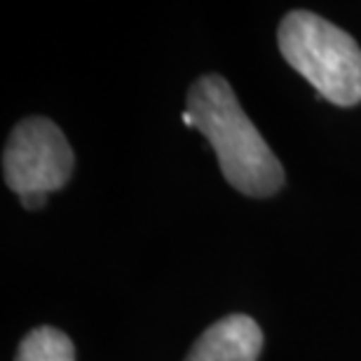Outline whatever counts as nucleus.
<instances>
[{
  "label": "nucleus",
  "mask_w": 361,
  "mask_h": 361,
  "mask_svg": "<svg viewBox=\"0 0 361 361\" xmlns=\"http://www.w3.org/2000/svg\"><path fill=\"white\" fill-rule=\"evenodd\" d=\"M185 113L212 143L226 180L249 197H270L284 185V169L247 118L221 75H202L188 92Z\"/></svg>",
  "instance_id": "1"
},
{
  "label": "nucleus",
  "mask_w": 361,
  "mask_h": 361,
  "mask_svg": "<svg viewBox=\"0 0 361 361\" xmlns=\"http://www.w3.org/2000/svg\"><path fill=\"white\" fill-rule=\"evenodd\" d=\"M286 63L334 106L361 104V47L348 31L307 10L288 12L277 31Z\"/></svg>",
  "instance_id": "2"
},
{
  "label": "nucleus",
  "mask_w": 361,
  "mask_h": 361,
  "mask_svg": "<svg viewBox=\"0 0 361 361\" xmlns=\"http://www.w3.org/2000/svg\"><path fill=\"white\" fill-rule=\"evenodd\" d=\"M73 164V148L61 129L47 118L21 120L5 143V183L19 197L59 190L68 183Z\"/></svg>",
  "instance_id": "3"
},
{
  "label": "nucleus",
  "mask_w": 361,
  "mask_h": 361,
  "mask_svg": "<svg viewBox=\"0 0 361 361\" xmlns=\"http://www.w3.org/2000/svg\"><path fill=\"white\" fill-rule=\"evenodd\" d=\"M261 350V326L249 314H228L197 338L185 361H258Z\"/></svg>",
  "instance_id": "4"
},
{
  "label": "nucleus",
  "mask_w": 361,
  "mask_h": 361,
  "mask_svg": "<svg viewBox=\"0 0 361 361\" xmlns=\"http://www.w3.org/2000/svg\"><path fill=\"white\" fill-rule=\"evenodd\" d=\"M14 361H75V348L63 331L38 326L19 343Z\"/></svg>",
  "instance_id": "5"
},
{
  "label": "nucleus",
  "mask_w": 361,
  "mask_h": 361,
  "mask_svg": "<svg viewBox=\"0 0 361 361\" xmlns=\"http://www.w3.org/2000/svg\"><path fill=\"white\" fill-rule=\"evenodd\" d=\"M21 200V207L24 209H42L47 204V195H24Z\"/></svg>",
  "instance_id": "6"
}]
</instances>
